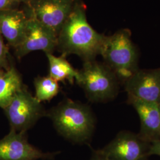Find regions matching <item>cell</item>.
I'll list each match as a JSON object with an SVG mask.
<instances>
[{
    "mask_svg": "<svg viewBox=\"0 0 160 160\" xmlns=\"http://www.w3.org/2000/svg\"><path fill=\"white\" fill-rule=\"evenodd\" d=\"M85 5L75 0L74 6L58 35L57 48L66 57L75 54L84 62L100 55L106 36L97 32L87 20Z\"/></svg>",
    "mask_w": 160,
    "mask_h": 160,
    "instance_id": "1",
    "label": "cell"
},
{
    "mask_svg": "<svg viewBox=\"0 0 160 160\" xmlns=\"http://www.w3.org/2000/svg\"><path fill=\"white\" fill-rule=\"evenodd\" d=\"M56 131L72 143H88L96 128V118L87 104L67 98L53 107L46 115Z\"/></svg>",
    "mask_w": 160,
    "mask_h": 160,
    "instance_id": "2",
    "label": "cell"
},
{
    "mask_svg": "<svg viewBox=\"0 0 160 160\" xmlns=\"http://www.w3.org/2000/svg\"><path fill=\"white\" fill-rule=\"evenodd\" d=\"M100 55L104 63L112 70L121 84L139 69V52L132 40L131 32L129 29H121L106 36Z\"/></svg>",
    "mask_w": 160,
    "mask_h": 160,
    "instance_id": "3",
    "label": "cell"
},
{
    "mask_svg": "<svg viewBox=\"0 0 160 160\" xmlns=\"http://www.w3.org/2000/svg\"><path fill=\"white\" fill-rule=\"evenodd\" d=\"M75 81L82 88L88 100L105 103L113 100L119 92L120 81L112 70L96 60L84 62Z\"/></svg>",
    "mask_w": 160,
    "mask_h": 160,
    "instance_id": "4",
    "label": "cell"
},
{
    "mask_svg": "<svg viewBox=\"0 0 160 160\" xmlns=\"http://www.w3.org/2000/svg\"><path fill=\"white\" fill-rule=\"evenodd\" d=\"M11 129L17 132L27 131L32 128L46 112L26 86H24L3 109Z\"/></svg>",
    "mask_w": 160,
    "mask_h": 160,
    "instance_id": "5",
    "label": "cell"
},
{
    "mask_svg": "<svg viewBox=\"0 0 160 160\" xmlns=\"http://www.w3.org/2000/svg\"><path fill=\"white\" fill-rule=\"evenodd\" d=\"M150 145L138 133L123 131L99 150L109 160H146Z\"/></svg>",
    "mask_w": 160,
    "mask_h": 160,
    "instance_id": "6",
    "label": "cell"
},
{
    "mask_svg": "<svg viewBox=\"0 0 160 160\" xmlns=\"http://www.w3.org/2000/svg\"><path fill=\"white\" fill-rule=\"evenodd\" d=\"M75 0H29V16L58 35L70 14Z\"/></svg>",
    "mask_w": 160,
    "mask_h": 160,
    "instance_id": "7",
    "label": "cell"
},
{
    "mask_svg": "<svg viewBox=\"0 0 160 160\" xmlns=\"http://www.w3.org/2000/svg\"><path fill=\"white\" fill-rule=\"evenodd\" d=\"M26 133L10 129L0 139V160H51L59 153L43 152L29 143Z\"/></svg>",
    "mask_w": 160,
    "mask_h": 160,
    "instance_id": "8",
    "label": "cell"
},
{
    "mask_svg": "<svg viewBox=\"0 0 160 160\" xmlns=\"http://www.w3.org/2000/svg\"><path fill=\"white\" fill-rule=\"evenodd\" d=\"M57 45V34L34 17L29 16L23 40L15 48V53L18 58L36 51L52 53Z\"/></svg>",
    "mask_w": 160,
    "mask_h": 160,
    "instance_id": "9",
    "label": "cell"
},
{
    "mask_svg": "<svg viewBox=\"0 0 160 160\" xmlns=\"http://www.w3.org/2000/svg\"><path fill=\"white\" fill-rule=\"evenodd\" d=\"M123 84L128 96L147 102H160V68L139 69Z\"/></svg>",
    "mask_w": 160,
    "mask_h": 160,
    "instance_id": "10",
    "label": "cell"
},
{
    "mask_svg": "<svg viewBox=\"0 0 160 160\" xmlns=\"http://www.w3.org/2000/svg\"><path fill=\"white\" fill-rule=\"evenodd\" d=\"M127 102L132 106L141 121L139 136L146 141L160 140V111L158 104L143 102L128 96Z\"/></svg>",
    "mask_w": 160,
    "mask_h": 160,
    "instance_id": "11",
    "label": "cell"
},
{
    "mask_svg": "<svg viewBox=\"0 0 160 160\" xmlns=\"http://www.w3.org/2000/svg\"><path fill=\"white\" fill-rule=\"evenodd\" d=\"M29 17L17 8L0 11V33L14 49L23 40Z\"/></svg>",
    "mask_w": 160,
    "mask_h": 160,
    "instance_id": "12",
    "label": "cell"
},
{
    "mask_svg": "<svg viewBox=\"0 0 160 160\" xmlns=\"http://www.w3.org/2000/svg\"><path fill=\"white\" fill-rule=\"evenodd\" d=\"M24 86L21 75L14 66L11 65L0 75V108L5 109Z\"/></svg>",
    "mask_w": 160,
    "mask_h": 160,
    "instance_id": "13",
    "label": "cell"
},
{
    "mask_svg": "<svg viewBox=\"0 0 160 160\" xmlns=\"http://www.w3.org/2000/svg\"><path fill=\"white\" fill-rule=\"evenodd\" d=\"M45 54L49 65V75L58 82L68 81L71 84H74L78 77V71L69 63L65 57H56L49 53Z\"/></svg>",
    "mask_w": 160,
    "mask_h": 160,
    "instance_id": "14",
    "label": "cell"
},
{
    "mask_svg": "<svg viewBox=\"0 0 160 160\" xmlns=\"http://www.w3.org/2000/svg\"><path fill=\"white\" fill-rule=\"evenodd\" d=\"M34 97L40 103L51 101L59 92L58 82L49 75L36 77L34 80Z\"/></svg>",
    "mask_w": 160,
    "mask_h": 160,
    "instance_id": "15",
    "label": "cell"
},
{
    "mask_svg": "<svg viewBox=\"0 0 160 160\" xmlns=\"http://www.w3.org/2000/svg\"><path fill=\"white\" fill-rule=\"evenodd\" d=\"M8 51L6 46L3 37L0 33V70L7 71L10 67L8 60Z\"/></svg>",
    "mask_w": 160,
    "mask_h": 160,
    "instance_id": "16",
    "label": "cell"
},
{
    "mask_svg": "<svg viewBox=\"0 0 160 160\" xmlns=\"http://www.w3.org/2000/svg\"><path fill=\"white\" fill-rule=\"evenodd\" d=\"M148 155L149 157L153 155L160 156V140L155 141L151 143Z\"/></svg>",
    "mask_w": 160,
    "mask_h": 160,
    "instance_id": "17",
    "label": "cell"
},
{
    "mask_svg": "<svg viewBox=\"0 0 160 160\" xmlns=\"http://www.w3.org/2000/svg\"><path fill=\"white\" fill-rule=\"evenodd\" d=\"M19 4L12 0H0V11L10 8H14V7Z\"/></svg>",
    "mask_w": 160,
    "mask_h": 160,
    "instance_id": "18",
    "label": "cell"
},
{
    "mask_svg": "<svg viewBox=\"0 0 160 160\" xmlns=\"http://www.w3.org/2000/svg\"><path fill=\"white\" fill-rule=\"evenodd\" d=\"M90 160H109L100 150H94L92 157Z\"/></svg>",
    "mask_w": 160,
    "mask_h": 160,
    "instance_id": "19",
    "label": "cell"
},
{
    "mask_svg": "<svg viewBox=\"0 0 160 160\" xmlns=\"http://www.w3.org/2000/svg\"><path fill=\"white\" fill-rule=\"evenodd\" d=\"M14 1H16L18 3H20V2H23V3H25V4H28L29 0H12Z\"/></svg>",
    "mask_w": 160,
    "mask_h": 160,
    "instance_id": "20",
    "label": "cell"
},
{
    "mask_svg": "<svg viewBox=\"0 0 160 160\" xmlns=\"http://www.w3.org/2000/svg\"><path fill=\"white\" fill-rule=\"evenodd\" d=\"M5 71H2V70H0V75L2 74Z\"/></svg>",
    "mask_w": 160,
    "mask_h": 160,
    "instance_id": "21",
    "label": "cell"
},
{
    "mask_svg": "<svg viewBox=\"0 0 160 160\" xmlns=\"http://www.w3.org/2000/svg\"><path fill=\"white\" fill-rule=\"evenodd\" d=\"M158 106H159V109H160V102L158 103Z\"/></svg>",
    "mask_w": 160,
    "mask_h": 160,
    "instance_id": "22",
    "label": "cell"
}]
</instances>
